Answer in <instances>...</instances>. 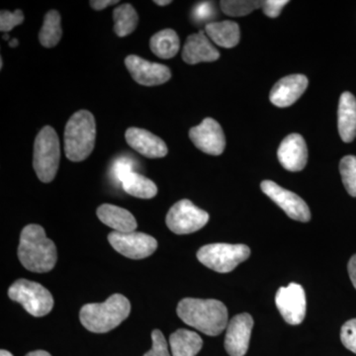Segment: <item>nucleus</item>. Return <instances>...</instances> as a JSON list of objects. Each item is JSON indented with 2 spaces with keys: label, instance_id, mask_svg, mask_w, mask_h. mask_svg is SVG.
<instances>
[{
  "label": "nucleus",
  "instance_id": "423d86ee",
  "mask_svg": "<svg viewBox=\"0 0 356 356\" xmlns=\"http://www.w3.org/2000/svg\"><path fill=\"white\" fill-rule=\"evenodd\" d=\"M250 255V250L248 245L211 243L198 250L197 259L212 270L228 273L247 261Z\"/></svg>",
  "mask_w": 356,
  "mask_h": 356
},
{
  "label": "nucleus",
  "instance_id": "72a5a7b5",
  "mask_svg": "<svg viewBox=\"0 0 356 356\" xmlns=\"http://www.w3.org/2000/svg\"><path fill=\"white\" fill-rule=\"evenodd\" d=\"M289 3L287 0H266L262 2V10L266 16L270 18H276L280 15L283 7Z\"/></svg>",
  "mask_w": 356,
  "mask_h": 356
},
{
  "label": "nucleus",
  "instance_id": "cd10ccee",
  "mask_svg": "<svg viewBox=\"0 0 356 356\" xmlns=\"http://www.w3.org/2000/svg\"><path fill=\"white\" fill-rule=\"evenodd\" d=\"M339 172L346 191L356 197V156H344L339 163Z\"/></svg>",
  "mask_w": 356,
  "mask_h": 356
},
{
  "label": "nucleus",
  "instance_id": "7ed1b4c3",
  "mask_svg": "<svg viewBox=\"0 0 356 356\" xmlns=\"http://www.w3.org/2000/svg\"><path fill=\"white\" fill-rule=\"evenodd\" d=\"M131 304L125 296L114 294L103 303L86 304L79 313L81 325L89 332L104 334L129 317Z\"/></svg>",
  "mask_w": 356,
  "mask_h": 356
},
{
  "label": "nucleus",
  "instance_id": "a878e982",
  "mask_svg": "<svg viewBox=\"0 0 356 356\" xmlns=\"http://www.w3.org/2000/svg\"><path fill=\"white\" fill-rule=\"evenodd\" d=\"M60 15L57 10H51L44 15L43 26L39 34L40 43L44 48H54L62 39Z\"/></svg>",
  "mask_w": 356,
  "mask_h": 356
},
{
  "label": "nucleus",
  "instance_id": "c85d7f7f",
  "mask_svg": "<svg viewBox=\"0 0 356 356\" xmlns=\"http://www.w3.org/2000/svg\"><path fill=\"white\" fill-rule=\"evenodd\" d=\"M134 172V161L127 156H121L114 161L112 166V175L118 184L124 181L130 173Z\"/></svg>",
  "mask_w": 356,
  "mask_h": 356
},
{
  "label": "nucleus",
  "instance_id": "4be33fe9",
  "mask_svg": "<svg viewBox=\"0 0 356 356\" xmlns=\"http://www.w3.org/2000/svg\"><path fill=\"white\" fill-rule=\"evenodd\" d=\"M172 356H196L203 346V341L196 332L180 329L170 337Z\"/></svg>",
  "mask_w": 356,
  "mask_h": 356
},
{
  "label": "nucleus",
  "instance_id": "473e14b6",
  "mask_svg": "<svg viewBox=\"0 0 356 356\" xmlns=\"http://www.w3.org/2000/svg\"><path fill=\"white\" fill-rule=\"evenodd\" d=\"M215 14H216V10H215L212 2H201L194 6L192 17L196 22H205V21L212 19Z\"/></svg>",
  "mask_w": 356,
  "mask_h": 356
},
{
  "label": "nucleus",
  "instance_id": "9b49d317",
  "mask_svg": "<svg viewBox=\"0 0 356 356\" xmlns=\"http://www.w3.org/2000/svg\"><path fill=\"white\" fill-rule=\"evenodd\" d=\"M275 303L281 316L290 325H299L305 318L307 301L301 285L291 283L276 293Z\"/></svg>",
  "mask_w": 356,
  "mask_h": 356
},
{
  "label": "nucleus",
  "instance_id": "412c9836",
  "mask_svg": "<svg viewBox=\"0 0 356 356\" xmlns=\"http://www.w3.org/2000/svg\"><path fill=\"white\" fill-rule=\"evenodd\" d=\"M205 31L215 44L222 48H234L240 42V27L233 21L208 23Z\"/></svg>",
  "mask_w": 356,
  "mask_h": 356
},
{
  "label": "nucleus",
  "instance_id": "2f4dec72",
  "mask_svg": "<svg viewBox=\"0 0 356 356\" xmlns=\"http://www.w3.org/2000/svg\"><path fill=\"white\" fill-rule=\"evenodd\" d=\"M152 339H153L152 350L145 353L144 356H170L168 353V343L163 332L159 330H154L152 332Z\"/></svg>",
  "mask_w": 356,
  "mask_h": 356
},
{
  "label": "nucleus",
  "instance_id": "f8f14e48",
  "mask_svg": "<svg viewBox=\"0 0 356 356\" xmlns=\"http://www.w3.org/2000/svg\"><path fill=\"white\" fill-rule=\"evenodd\" d=\"M189 138L203 153L220 156L226 147V138L221 125L212 118H206L200 125L191 129Z\"/></svg>",
  "mask_w": 356,
  "mask_h": 356
},
{
  "label": "nucleus",
  "instance_id": "ddd939ff",
  "mask_svg": "<svg viewBox=\"0 0 356 356\" xmlns=\"http://www.w3.org/2000/svg\"><path fill=\"white\" fill-rule=\"evenodd\" d=\"M125 65L134 81L140 86H161L172 77V72L166 65L149 62L138 56H128Z\"/></svg>",
  "mask_w": 356,
  "mask_h": 356
},
{
  "label": "nucleus",
  "instance_id": "7c9ffc66",
  "mask_svg": "<svg viewBox=\"0 0 356 356\" xmlns=\"http://www.w3.org/2000/svg\"><path fill=\"white\" fill-rule=\"evenodd\" d=\"M341 339L348 350L356 353V318L348 321L341 327Z\"/></svg>",
  "mask_w": 356,
  "mask_h": 356
},
{
  "label": "nucleus",
  "instance_id": "bb28decb",
  "mask_svg": "<svg viewBox=\"0 0 356 356\" xmlns=\"http://www.w3.org/2000/svg\"><path fill=\"white\" fill-rule=\"evenodd\" d=\"M264 1H250V0H222L220 2L222 13L232 17H241L248 15L262 6Z\"/></svg>",
  "mask_w": 356,
  "mask_h": 356
},
{
  "label": "nucleus",
  "instance_id": "6e6552de",
  "mask_svg": "<svg viewBox=\"0 0 356 356\" xmlns=\"http://www.w3.org/2000/svg\"><path fill=\"white\" fill-rule=\"evenodd\" d=\"M209 221V214L191 200L178 201L166 215L168 229L177 235H187L202 229Z\"/></svg>",
  "mask_w": 356,
  "mask_h": 356
},
{
  "label": "nucleus",
  "instance_id": "0eeeda50",
  "mask_svg": "<svg viewBox=\"0 0 356 356\" xmlns=\"http://www.w3.org/2000/svg\"><path fill=\"white\" fill-rule=\"evenodd\" d=\"M8 296L13 301L21 304L34 317H44L54 308V299L50 291L33 281H16L9 288Z\"/></svg>",
  "mask_w": 356,
  "mask_h": 356
},
{
  "label": "nucleus",
  "instance_id": "c756f323",
  "mask_svg": "<svg viewBox=\"0 0 356 356\" xmlns=\"http://www.w3.org/2000/svg\"><path fill=\"white\" fill-rule=\"evenodd\" d=\"M24 21V14L21 10H16L15 13L10 11H1L0 14V30L1 32H9L15 26L22 24Z\"/></svg>",
  "mask_w": 356,
  "mask_h": 356
},
{
  "label": "nucleus",
  "instance_id": "b1692460",
  "mask_svg": "<svg viewBox=\"0 0 356 356\" xmlns=\"http://www.w3.org/2000/svg\"><path fill=\"white\" fill-rule=\"evenodd\" d=\"M122 188L134 197L151 199L158 193V187L151 179L140 175L132 172L122 182Z\"/></svg>",
  "mask_w": 356,
  "mask_h": 356
},
{
  "label": "nucleus",
  "instance_id": "58836bf2",
  "mask_svg": "<svg viewBox=\"0 0 356 356\" xmlns=\"http://www.w3.org/2000/svg\"><path fill=\"white\" fill-rule=\"evenodd\" d=\"M9 46L11 47V48H15V47L18 46V40L17 39H13L10 41V44H9Z\"/></svg>",
  "mask_w": 356,
  "mask_h": 356
},
{
  "label": "nucleus",
  "instance_id": "9d476101",
  "mask_svg": "<svg viewBox=\"0 0 356 356\" xmlns=\"http://www.w3.org/2000/svg\"><path fill=\"white\" fill-rule=\"evenodd\" d=\"M261 187L264 193L274 203L277 204L291 219L300 222L310 221V209L305 201L297 194L282 188L271 180H264L261 182Z\"/></svg>",
  "mask_w": 356,
  "mask_h": 356
},
{
  "label": "nucleus",
  "instance_id": "f704fd0d",
  "mask_svg": "<svg viewBox=\"0 0 356 356\" xmlns=\"http://www.w3.org/2000/svg\"><path fill=\"white\" fill-rule=\"evenodd\" d=\"M117 3H119V1H115V0H93V1H90V6L95 10L99 11L106 8L107 6H113V4Z\"/></svg>",
  "mask_w": 356,
  "mask_h": 356
},
{
  "label": "nucleus",
  "instance_id": "f03ea898",
  "mask_svg": "<svg viewBox=\"0 0 356 356\" xmlns=\"http://www.w3.org/2000/svg\"><path fill=\"white\" fill-rule=\"evenodd\" d=\"M18 257L28 270L49 273L57 262V248L53 241L47 238L43 227L28 225L21 232Z\"/></svg>",
  "mask_w": 356,
  "mask_h": 356
},
{
  "label": "nucleus",
  "instance_id": "2eb2a0df",
  "mask_svg": "<svg viewBox=\"0 0 356 356\" xmlns=\"http://www.w3.org/2000/svg\"><path fill=\"white\" fill-rule=\"evenodd\" d=\"M308 88V79L303 74H292L281 79L271 89L270 102L275 106L288 107L294 104Z\"/></svg>",
  "mask_w": 356,
  "mask_h": 356
},
{
  "label": "nucleus",
  "instance_id": "6ab92c4d",
  "mask_svg": "<svg viewBox=\"0 0 356 356\" xmlns=\"http://www.w3.org/2000/svg\"><path fill=\"white\" fill-rule=\"evenodd\" d=\"M97 216L100 221L114 229L117 233H131L137 228V221L128 210L111 205L103 204L98 207Z\"/></svg>",
  "mask_w": 356,
  "mask_h": 356
},
{
  "label": "nucleus",
  "instance_id": "e433bc0d",
  "mask_svg": "<svg viewBox=\"0 0 356 356\" xmlns=\"http://www.w3.org/2000/svg\"><path fill=\"white\" fill-rule=\"evenodd\" d=\"M26 356H51L50 353H47L44 350H36L32 351V353H28Z\"/></svg>",
  "mask_w": 356,
  "mask_h": 356
},
{
  "label": "nucleus",
  "instance_id": "4c0bfd02",
  "mask_svg": "<svg viewBox=\"0 0 356 356\" xmlns=\"http://www.w3.org/2000/svg\"><path fill=\"white\" fill-rule=\"evenodd\" d=\"M154 3L158 4L159 6H168V4L172 3V1H170V0H166V1H159V0H156Z\"/></svg>",
  "mask_w": 356,
  "mask_h": 356
},
{
  "label": "nucleus",
  "instance_id": "ea45409f",
  "mask_svg": "<svg viewBox=\"0 0 356 356\" xmlns=\"http://www.w3.org/2000/svg\"><path fill=\"white\" fill-rule=\"evenodd\" d=\"M0 356H13L9 351L1 350L0 351Z\"/></svg>",
  "mask_w": 356,
  "mask_h": 356
},
{
  "label": "nucleus",
  "instance_id": "5701e85b",
  "mask_svg": "<svg viewBox=\"0 0 356 356\" xmlns=\"http://www.w3.org/2000/svg\"><path fill=\"white\" fill-rule=\"evenodd\" d=\"M149 47L156 57L168 60L175 57L179 51V38L175 30L165 29L152 37Z\"/></svg>",
  "mask_w": 356,
  "mask_h": 356
},
{
  "label": "nucleus",
  "instance_id": "dca6fc26",
  "mask_svg": "<svg viewBox=\"0 0 356 356\" xmlns=\"http://www.w3.org/2000/svg\"><path fill=\"white\" fill-rule=\"evenodd\" d=\"M281 165L289 172H300L308 161V149L303 137L299 134L287 136L277 152Z\"/></svg>",
  "mask_w": 356,
  "mask_h": 356
},
{
  "label": "nucleus",
  "instance_id": "20e7f679",
  "mask_svg": "<svg viewBox=\"0 0 356 356\" xmlns=\"http://www.w3.org/2000/svg\"><path fill=\"white\" fill-rule=\"evenodd\" d=\"M95 116L88 110H79L70 117L65 125V156L74 163L88 159L95 149Z\"/></svg>",
  "mask_w": 356,
  "mask_h": 356
},
{
  "label": "nucleus",
  "instance_id": "a19ab883",
  "mask_svg": "<svg viewBox=\"0 0 356 356\" xmlns=\"http://www.w3.org/2000/svg\"><path fill=\"white\" fill-rule=\"evenodd\" d=\"M3 39L4 40H8L9 39L8 35H4Z\"/></svg>",
  "mask_w": 356,
  "mask_h": 356
},
{
  "label": "nucleus",
  "instance_id": "39448f33",
  "mask_svg": "<svg viewBox=\"0 0 356 356\" xmlns=\"http://www.w3.org/2000/svg\"><path fill=\"white\" fill-rule=\"evenodd\" d=\"M60 140L57 133L51 126L40 131L35 140L33 166L42 182L53 181L60 165Z\"/></svg>",
  "mask_w": 356,
  "mask_h": 356
},
{
  "label": "nucleus",
  "instance_id": "a211bd4d",
  "mask_svg": "<svg viewBox=\"0 0 356 356\" xmlns=\"http://www.w3.org/2000/svg\"><path fill=\"white\" fill-rule=\"evenodd\" d=\"M219 58V51L213 46L202 31L191 35L185 42L182 58L186 64L215 62Z\"/></svg>",
  "mask_w": 356,
  "mask_h": 356
},
{
  "label": "nucleus",
  "instance_id": "f3484780",
  "mask_svg": "<svg viewBox=\"0 0 356 356\" xmlns=\"http://www.w3.org/2000/svg\"><path fill=\"white\" fill-rule=\"evenodd\" d=\"M129 146L142 156L149 159L163 158L168 154V147L158 136L140 128H129L125 134Z\"/></svg>",
  "mask_w": 356,
  "mask_h": 356
},
{
  "label": "nucleus",
  "instance_id": "4468645a",
  "mask_svg": "<svg viewBox=\"0 0 356 356\" xmlns=\"http://www.w3.org/2000/svg\"><path fill=\"white\" fill-rule=\"evenodd\" d=\"M254 318L243 313L232 318L227 327L225 348L231 356H245L250 346Z\"/></svg>",
  "mask_w": 356,
  "mask_h": 356
},
{
  "label": "nucleus",
  "instance_id": "c9c22d12",
  "mask_svg": "<svg viewBox=\"0 0 356 356\" xmlns=\"http://www.w3.org/2000/svg\"><path fill=\"white\" fill-rule=\"evenodd\" d=\"M348 269L351 282H353V286L356 289V254L351 257L350 262H348Z\"/></svg>",
  "mask_w": 356,
  "mask_h": 356
},
{
  "label": "nucleus",
  "instance_id": "aec40b11",
  "mask_svg": "<svg viewBox=\"0 0 356 356\" xmlns=\"http://www.w3.org/2000/svg\"><path fill=\"white\" fill-rule=\"evenodd\" d=\"M339 133L346 143L356 137V98L350 92H343L339 104Z\"/></svg>",
  "mask_w": 356,
  "mask_h": 356
},
{
  "label": "nucleus",
  "instance_id": "f257e3e1",
  "mask_svg": "<svg viewBox=\"0 0 356 356\" xmlns=\"http://www.w3.org/2000/svg\"><path fill=\"white\" fill-rule=\"evenodd\" d=\"M177 315L185 324L211 337L219 336L228 324L227 307L214 299L181 300L177 306Z\"/></svg>",
  "mask_w": 356,
  "mask_h": 356
},
{
  "label": "nucleus",
  "instance_id": "1a4fd4ad",
  "mask_svg": "<svg viewBox=\"0 0 356 356\" xmlns=\"http://www.w3.org/2000/svg\"><path fill=\"white\" fill-rule=\"evenodd\" d=\"M110 245L115 250L131 259H143L149 257L158 248V242L153 236L144 233H117L109 234Z\"/></svg>",
  "mask_w": 356,
  "mask_h": 356
},
{
  "label": "nucleus",
  "instance_id": "393cba45",
  "mask_svg": "<svg viewBox=\"0 0 356 356\" xmlns=\"http://www.w3.org/2000/svg\"><path fill=\"white\" fill-rule=\"evenodd\" d=\"M114 32L118 37H126L135 31L139 23L137 11L131 4H122L113 13Z\"/></svg>",
  "mask_w": 356,
  "mask_h": 356
}]
</instances>
